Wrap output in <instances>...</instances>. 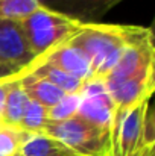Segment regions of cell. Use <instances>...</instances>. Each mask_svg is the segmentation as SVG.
<instances>
[{"label": "cell", "mask_w": 155, "mask_h": 156, "mask_svg": "<svg viewBox=\"0 0 155 156\" xmlns=\"http://www.w3.org/2000/svg\"><path fill=\"white\" fill-rule=\"evenodd\" d=\"M146 27L119 26V24H82L81 29L68 40L79 49L91 64L93 79L105 80L114 65L119 62L123 50L137 40Z\"/></svg>", "instance_id": "obj_1"}, {"label": "cell", "mask_w": 155, "mask_h": 156, "mask_svg": "<svg viewBox=\"0 0 155 156\" xmlns=\"http://www.w3.org/2000/svg\"><path fill=\"white\" fill-rule=\"evenodd\" d=\"M18 23L34 58H40L67 43L82 26L41 6Z\"/></svg>", "instance_id": "obj_2"}, {"label": "cell", "mask_w": 155, "mask_h": 156, "mask_svg": "<svg viewBox=\"0 0 155 156\" xmlns=\"http://www.w3.org/2000/svg\"><path fill=\"white\" fill-rule=\"evenodd\" d=\"M43 133L62 143L76 156H113L111 132L88 123L79 115L47 124Z\"/></svg>", "instance_id": "obj_3"}, {"label": "cell", "mask_w": 155, "mask_h": 156, "mask_svg": "<svg viewBox=\"0 0 155 156\" xmlns=\"http://www.w3.org/2000/svg\"><path fill=\"white\" fill-rule=\"evenodd\" d=\"M81 102L78 115L87 120L88 123L111 132L114 102L102 80H87L79 93Z\"/></svg>", "instance_id": "obj_4"}, {"label": "cell", "mask_w": 155, "mask_h": 156, "mask_svg": "<svg viewBox=\"0 0 155 156\" xmlns=\"http://www.w3.org/2000/svg\"><path fill=\"white\" fill-rule=\"evenodd\" d=\"M149 105V100H145L128 109L111 130L113 156H131L142 147V129Z\"/></svg>", "instance_id": "obj_5"}, {"label": "cell", "mask_w": 155, "mask_h": 156, "mask_svg": "<svg viewBox=\"0 0 155 156\" xmlns=\"http://www.w3.org/2000/svg\"><path fill=\"white\" fill-rule=\"evenodd\" d=\"M123 0H38L40 6L79 24L99 23L103 15Z\"/></svg>", "instance_id": "obj_6"}, {"label": "cell", "mask_w": 155, "mask_h": 156, "mask_svg": "<svg viewBox=\"0 0 155 156\" xmlns=\"http://www.w3.org/2000/svg\"><path fill=\"white\" fill-rule=\"evenodd\" d=\"M0 59L15 70H23L35 59L18 21L0 18Z\"/></svg>", "instance_id": "obj_7"}, {"label": "cell", "mask_w": 155, "mask_h": 156, "mask_svg": "<svg viewBox=\"0 0 155 156\" xmlns=\"http://www.w3.org/2000/svg\"><path fill=\"white\" fill-rule=\"evenodd\" d=\"M46 61L53 67L62 70L64 73L76 79H81L84 82L93 79V70L90 61L79 49L73 47L68 41L55 47L52 52L46 53Z\"/></svg>", "instance_id": "obj_8"}, {"label": "cell", "mask_w": 155, "mask_h": 156, "mask_svg": "<svg viewBox=\"0 0 155 156\" xmlns=\"http://www.w3.org/2000/svg\"><path fill=\"white\" fill-rule=\"evenodd\" d=\"M18 82L29 100L44 106L46 109L56 105L65 96V93L61 91L58 87H55L53 83L41 79V77H37L34 74H26L21 79H18Z\"/></svg>", "instance_id": "obj_9"}, {"label": "cell", "mask_w": 155, "mask_h": 156, "mask_svg": "<svg viewBox=\"0 0 155 156\" xmlns=\"http://www.w3.org/2000/svg\"><path fill=\"white\" fill-rule=\"evenodd\" d=\"M6 80L9 82V90H8L5 105H3V109H2V114H0L2 126L18 129L23 112L26 109V105L29 102V99L26 97L18 79H15L14 74L8 76Z\"/></svg>", "instance_id": "obj_10"}, {"label": "cell", "mask_w": 155, "mask_h": 156, "mask_svg": "<svg viewBox=\"0 0 155 156\" xmlns=\"http://www.w3.org/2000/svg\"><path fill=\"white\" fill-rule=\"evenodd\" d=\"M20 156H76L68 147H65L58 140L52 138L49 135L40 132V133H31L28 140L21 144Z\"/></svg>", "instance_id": "obj_11"}, {"label": "cell", "mask_w": 155, "mask_h": 156, "mask_svg": "<svg viewBox=\"0 0 155 156\" xmlns=\"http://www.w3.org/2000/svg\"><path fill=\"white\" fill-rule=\"evenodd\" d=\"M47 124H49L47 109L41 105L29 100L24 112H23L18 129H21L28 133H40V132H44Z\"/></svg>", "instance_id": "obj_12"}, {"label": "cell", "mask_w": 155, "mask_h": 156, "mask_svg": "<svg viewBox=\"0 0 155 156\" xmlns=\"http://www.w3.org/2000/svg\"><path fill=\"white\" fill-rule=\"evenodd\" d=\"M38 8V0H0V18L21 21Z\"/></svg>", "instance_id": "obj_13"}, {"label": "cell", "mask_w": 155, "mask_h": 156, "mask_svg": "<svg viewBox=\"0 0 155 156\" xmlns=\"http://www.w3.org/2000/svg\"><path fill=\"white\" fill-rule=\"evenodd\" d=\"M79 102H81L79 94H65L58 103L47 109L49 124L50 123H61V121L70 120L75 115H78Z\"/></svg>", "instance_id": "obj_14"}, {"label": "cell", "mask_w": 155, "mask_h": 156, "mask_svg": "<svg viewBox=\"0 0 155 156\" xmlns=\"http://www.w3.org/2000/svg\"><path fill=\"white\" fill-rule=\"evenodd\" d=\"M31 133L15 127H0V156H14Z\"/></svg>", "instance_id": "obj_15"}, {"label": "cell", "mask_w": 155, "mask_h": 156, "mask_svg": "<svg viewBox=\"0 0 155 156\" xmlns=\"http://www.w3.org/2000/svg\"><path fill=\"white\" fill-rule=\"evenodd\" d=\"M146 146H155V121L151 105L146 109L143 129H142V147H146Z\"/></svg>", "instance_id": "obj_16"}, {"label": "cell", "mask_w": 155, "mask_h": 156, "mask_svg": "<svg viewBox=\"0 0 155 156\" xmlns=\"http://www.w3.org/2000/svg\"><path fill=\"white\" fill-rule=\"evenodd\" d=\"M8 90H9V82L6 80V77L0 79V114H2V109H3V105H5Z\"/></svg>", "instance_id": "obj_17"}, {"label": "cell", "mask_w": 155, "mask_h": 156, "mask_svg": "<svg viewBox=\"0 0 155 156\" xmlns=\"http://www.w3.org/2000/svg\"><path fill=\"white\" fill-rule=\"evenodd\" d=\"M17 71H20V70H15V68L9 67L8 64H5V62L0 59V79L8 77V76H12V74H15Z\"/></svg>", "instance_id": "obj_18"}, {"label": "cell", "mask_w": 155, "mask_h": 156, "mask_svg": "<svg viewBox=\"0 0 155 156\" xmlns=\"http://www.w3.org/2000/svg\"><path fill=\"white\" fill-rule=\"evenodd\" d=\"M131 156H155V146H146L135 150Z\"/></svg>", "instance_id": "obj_19"}, {"label": "cell", "mask_w": 155, "mask_h": 156, "mask_svg": "<svg viewBox=\"0 0 155 156\" xmlns=\"http://www.w3.org/2000/svg\"><path fill=\"white\" fill-rule=\"evenodd\" d=\"M0 127H2V118H0Z\"/></svg>", "instance_id": "obj_20"}, {"label": "cell", "mask_w": 155, "mask_h": 156, "mask_svg": "<svg viewBox=\"0 0 155 156\" xmlns=\"http://www.w3.org/2000/svg\"><path fill=\"white\" fill-rule=\"evenodd\" d=\"M14 156H20V155H18V153H17V155H14Z\"/></svg>", "instance_id": "obj_21"}]
</instances>
